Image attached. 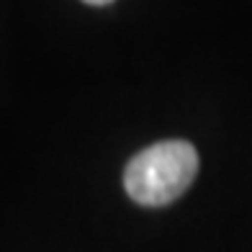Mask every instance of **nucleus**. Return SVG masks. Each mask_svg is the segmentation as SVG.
<instances>
[{"label":"nucleus","instance_id":"nucleus-2","mask_svg":"<svg viewBox=\"0 0 252 252\" xmlns=\"http://www.w3.org/2000/svg\"><path fill=\"white\" fill-rule=\"evenodd\" d=\"M88 5H108V3H113V0H85Z\"/></svg>","mask_w":252,"mask_h":252},{"label":"nucleus","instance_id":"nucleus-1","mask_svg":"<svg viewBox=\"0 0 252 252\" xmlns=\"http://www.w3.org/2000/svg\"><path fill=\"white\" fill-rule=\"evenodd\" d=\"M198 173V152L190 142L170 139L136 152L124 170V188L139 206H167L190 188Z\"/></svg>","mask_w":252,"mask_h":252}]
</instances>
